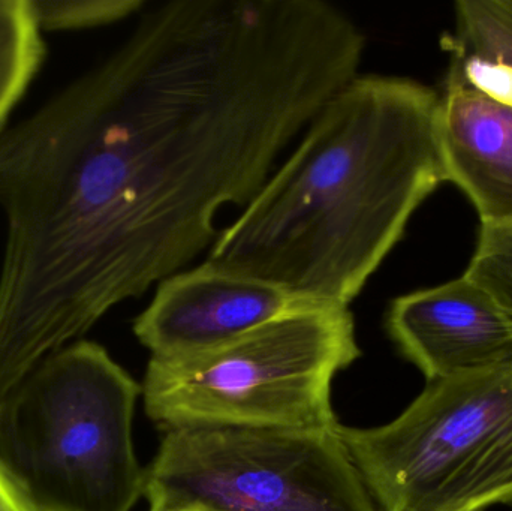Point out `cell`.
<instances>
[{"mask_svg":"<svg viewBox=\"0 0 512 511\" xmlns=\"http://www.w3.org/2000/svg\"><path fill=\"white\" fill-rule=\"evenodd\" d=\"M150 511H379L333 431L183 426L144 468Z\"/></svg>","mask_w":512,"mask_h":511,"instance_id":"obj_6","label":"cell"},{"mask_svg":"<svg viewBox=\"0 0 512 511\" xmlns=\"http://www.w3.org/2000/svg\"><path fill=\"white\" fill-rule=\"evenodd\" d=\"M439 99L414 78H352L219 231L207 261L312 305L349 308L447 182Z\"/></svg>","mask_w":512,"mask_h":511,"instance_id":"obj_2","label":"cell"},{"mask_svg":"<svg viewBox=\"0 0 512 511\" xmlns=\"http://www.w3.org/2000/svg\"><path fill=\"white\" fill-rule=\"evenodd\" d=\"M438 135L447 182L468 195L481 225H512V107L448 77Z\"/></svg>","mask_w":512,"mask_h":511,"instance_id":"obj_9","label":"cell"},{"mask_svg":"<svg viewBox=\"0 0 512 511\" xmlns=\"http://www.w3.org/2000/svg\"><path fill=\"white\" fill-rule=\"evenodd\" d=\"M41 32L95 29L141 14L144 0H29Z\"/></svg>","mask_w":512,"mask_h":511,"instance_id":"obj_12","label":"cell"},{"mask_svg":"<svg viewBox=\"0 0 512 511\" xmlns=\"http://www.w3.org/2000/svg\"><path fill=\"white\" fill-rule=\"evenodd\" d=\"M0 511H38L0 461Z\"/></svg>","mask_w":512,"mask_h":511,"instance_id":"obj_14","label":"cell"},{"mask_svg":"<svg viewBox=\"0 0 512 511\" xmlns=\"http://www.w3.org/2000/svg\"><path fill=\"white\" fill-rule=\"evenodd\" d=\"M465 276L512 315V225H481L477 249Z\"/></svg>","mask_w":512,"mask_h":511,"instance_id":"obj_13","label":"cell"},{"mask_svg":"<svg viewBox=\"0 0 512 511\" xmlns=\"http://www.w3.org/2000/svg\"><path fill=\"white\" fill-rule=\"evenodd\" d=\"M499 5L512 20V0H499Z\"/></svg>","mask_w":512,"mask_h":511,"instance_id":"obj_15","label":"cell"},{"mask_svg":"<svg viewBox=\"0 0 512 511\" xmlns=\"http://www.w3.org/2000/svg\"><path fill=\"white\" fill-rule=\"evenodd\" d=\"M355 318L345 306H307L218 350L150 359L141 395L162 432L183 426L333 431L339 372L357 362Z\"/></svg>","mask_w":512,"mask_h":511,"instance_id":"obj_4","label":"cell"},{"mask_svg":"<svg viewBox=\"0 0 512 511\" xmlns=\"http://www.w3.org/2000/svg\"><path fill=\"white\" fill-rule=\"evenodd\" d=\"M141 386L104 347L50 354L0 396V461L38 511H131L144 497L132 443Z\"/></svg>","mask_w":512,"mask_h":511,"instance_id":"obj_3","label":"cell"},{"mask_svg":"<svg viewBox=\"0 0 512 511\" xmlns=\"http://www.w3.org/2000/svg\"><path fill=\"white\" fill-rule=\"evenodd\" d=\"M385 327L427 381L512 369V315L465 275L396 297Z\"/></svg>","mask_w":512,"mask_h":511,"instance_id":"obj_8","label":"cell"},{"mask_svg":"<svg viewBox=\"0 0 512 511\" xmlns=\"http://www.w3.org/2000/svg\"><path fill=\"white\" fill-rule=\"evenodd\" d=\"M41 33L29 0H0V128L44 60Z\"/></svg>","mask_w":512,"mask_h":511,"instance_id":"obj_11","label":"cell"},{"mask_svg":"<svg viewBox=\"0 0 512 511\" xmlns=\"http://www.w3.org/2000/svg\"><path fill=\"white\" fill-rule=\"evenodd\" d=\"M312 303L210 261L159 282L150 305L135 318L134 335L153 359L218 350L246 333Z\"/></svg>","mask_w":512,"mask_h":511,"instance_id":"obj_7","label":"cell"},{"mask_svg":"<svg viewBox=\"0 0 512 511\" xmlns=\"http://www.w3.org/2000/svg\"><path fill=\"white\" fill-rule=\"evenodd\" d=\"M366 36L324 0H174L0 131V305L74 341L212 248L357 77Z\"/></svg>","mask_w":512,"mask_h":511,"instance_id":"obj_1","label":"cell"},{"mask_svg":"<svg viewBox=\"0 0 512 511\" xmlns=\"http://www.w3.org/2000/svg\"><path fill=\"white\" fill-rule=\"evenodd\" d=\"M454 8V32L445 39L448 77L512 107L511 18L499 0H460Z\"/></svg>","mask_w":512,"mask_h":511,"instance_id":"obj_10","label":"cell"},{"mask_svg":"<svg viewBox=\"0 0 512 511\" xmlns=\"http://www.w3.org/2000/svg\"><path fill=\"white\" fill-rule=\"evenodd\" d=\"M339 435L379 511L512 507V369L427 381L393 422Z\"/></svg>","mask_w":512,"mask_h":511,"instance_id":"obj_5","label":"cell"}]
</instances>
